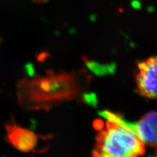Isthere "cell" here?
<instances>
[{
    "mask_svg": "<svg viewBox=\"0 0 157 157\" xmlns=\"http://www.w3.org/2000/svg\"><path fill=\"white\" fill-rule=\"evenodd\" d=\"M90 81L83 70L59 74L51 71L44 77L24 78L17 85L18 101L24 109L47 111L59 103L77 99Z\"/></svg>",
    "mask_w": 157,
    "mask_h": 157,
    "instance_id": "obj_1",
    "label": "cell"
},
{
    "mask_svg": "<svg viewBox=\"0 0 157 157\" xmlns=\"http://www.w3.org/2000/svg\"><path fill=\"white\" fill-rule=\"evenodd\" d=\"M145 144L129 128L107 121L105 129L96 137L94 156L133 157L144 155Z\"/></svg>",
    "mask_w": 157,
    "mask_h": 157,
    "instance_id": "obj_2",
    "label": "cell"
},
{
    "mask_svg": "<svg viewBox=\"0 0 157 157\" xmlns=\"http://www.w3.org/2000/svg\"><path fill=\"white\" fill-rule=\"evenodd\" d=\"M136 83L140 94L151 99H156L157 94L156 57L153 56L137 65Z\"/></svg>",
    "mask_w": 157,
    "mask_h": 157,
    "instance_id": "obj_3",
    "label": "cell"
},
{
    "mask_svg": "<svg viewBox=\"0 0 157 157\" xmlns=\"http://www.w3.org/2000/svg\"><path fill=\"white\" fill-rule=\"evenodd\" d=\"M6 139L14 148L22 152L32 151L37 144V136L32 131L23 128L15 124L6 126Z\"/></svg>",
    "mask_w": 157,
    "mask_h": 157,
    "instance_id": "obj_4",
    "label": "cell"
},
{
    "mask_svg": "<svg viewBox=\"0 0 157 157\" xmlns=\"http://www.w3.org/2000/svg\"><path fill=\"white\" fill-rule=\"evenodd\" d=\"M156 112L152 111L134 122V133L139 137L144 144L156 149Z\"/></svg>",
    "mask_w": 157,
    "mask_h": 157,
    "instance_id": "obj_5",
    "label": "cell"
},
{
    "mask_svg": "<svg viewBox=\"0 0 157 157\" xmlns=\"http://www.w3.org/2000/svg\"><path fill=\"white\" fill-rule=\"evenodd\" d=\"M86 62L87 66L89 67L90 70L94 72L96 74H105V73H113L115 70V66L114 64L113 65H100L99 63H95L94 62H90L85 59Z\"/></svg>",
    "mask_w": 157,
    "mask_h": 157,
    "instance_id": "obj_6",
    "label": "cell"
},
{
    "mask_svg": "<svg viewBox=\"0 0 157 157\" xmlns=\"http://www.w3.org/2000/svg\"><path fill=\"white\" fill-rule=\"evenodd\" d=\"M83 98H84V100L86 102H87L88 104H92V105H96L97 100L96 98V96L94 94H85L83 96Z\"/></svg>",
    "mask_w": 157,
    "mask_h": 157,
    "instance_id": "obj_7",
    "label": "cell"
},
{
    "mask_svg": "<svg viewBox=\"0 0 157 157\" xmlns=\"http://www.w3.org/2000/svg\"><path fill=\"white\" fill-rule=\"evenodd\" d=\"M104 122L101 120H96L94 122V128L98 130H100L102 129L103 128H104Z\"/></svg>",
    "mask_w": 157,
    "mask_h": 157,
    "instance_id": "obj_8",
    "label": "cell"
},
{
    "mask_svg": "<svg viewBox=\"0 0 157 157\" xmlns=\"http://www.w3.org/2000/svg\"><path fill=\"white\" fill-rule=\"evenodd\" d=\"M33 1L37 3H44L47 2L48 0H33Z\"/></svg>",
    "mask_w": 157,
    "mask_h": 157,
    "instance_id": "obj_9",
    "label": "cell"
}]
</instances>
